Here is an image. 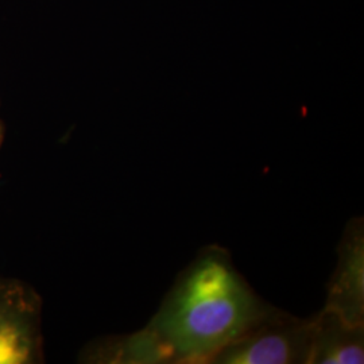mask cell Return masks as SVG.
<instances>
[{"instance_id": "cell-1", "label": "cell", "mask_w": 364, "mask_h": 364, "mask_svg": "<svg viewBox=\"0 0 364 364\" xmlns=\"http://www.w3.org/2000/svg\"><path fill=\"white\" fill-rule=\"evenodd\" d=\"M272 308L224 250L208 248L178 277L144 331L161 363L209 364Z\"/></svg>"}, {"instance_id": "cell-2", "label": "cell", "mask_w": 364, "mask_h": 364, "mask_svg": "<svg viewBox=\"0 0 364 364\" xmlns=\"http://www.w3.org/2000/svg\"><path fill=\"white\" fill-rule=\"evenodd\" d=\"M312 318L272 308L209 364H309Z\"/></svg>"}, {"instance_id": "cell-3", "label": "cell", "mask_w": 364, "mask_h": 364, "mask_svg": "<svg viewBox=\"0 0 364 364\" xmlns=\"http://www.w3.org/2000/svg\"><path fill=\"white\" fill-rule=\"evenodd\" d=\"M41 359V299L23 282L0 279V364Z\"/></svg>"}, {"instance_id": "cell-4", "label": "cell", "mask_w": 364, "mask_h": 364, "mask_svg": "<svg viewBox=\"0 0 364 364\" xmlns=\"http://www.w3.org/2000/svg\"><path fill=\"white\" fill-rule=\"evenodd\" d=\"M326 309L347 323L364 326L363 220L353 219L338 246L336 270L328 285Z\"/></svg>"}, {"instance_id": "cell-5", "label": "cell", "mask_w": 364, "mask_h": 364, "mask_svg": "<svg viewBox=\"0 0 364 364\" xmlns=\"http://www.w3.org/2000/svg\"><path fill=\"white\" fill-rule=\"evenodd\" d=\"M309 364H352L364 362V326H353L338 313L324 308L312 317Z\"/></svg>"}, {"instance_id": "cell-6", "label": "cell", "mask_w": 364, "mask_h": 364, "mask_svg": "<svg viewBox=\"0 0 364 364\" xmlns=\"http://www.w3.org/2000/svg\"><path fill=\"white\" fill-rule=\"evenodd\" d=\"M3 138H4V126L0 122V147H1V144H3Z\"/></svg>"}]
</instances>
